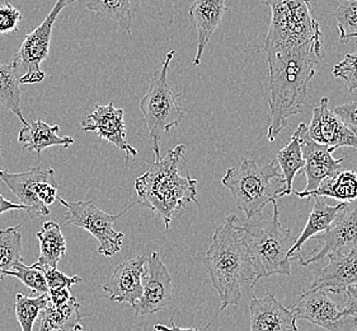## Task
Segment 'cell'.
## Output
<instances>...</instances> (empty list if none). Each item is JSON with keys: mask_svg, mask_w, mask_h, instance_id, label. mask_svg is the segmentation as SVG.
<instances>
[{"mask_svg": "<svg viewBox=\"0 0 357 331\" xmlns=\"http://www.w3.org/2000/svg\"><path fill=\"white\" fill-rule=\"evenodd\" d=\"M75 1L77 0H56L46 18L24 36L21 47L15 52L13 59L15 64L21 65L24 71L20 78L21 84H36L45 80L46 74L41 69V64L49 57L54 24L61 10Z\"/></svg>", "mask_w": 357, "mask_h": 331, "instance_id": "9c48e42d", "label": "cell"}, {"mask_svg": "<svg viewBox=\"0 0 357 331\" xmlns=\"http://www.w3.org/2000/svg\"><path fill=\"white\" fill-rule=\"evenodd\" d=\"M148 256L139 255L132 259L125 260L114 270L102 289L106 292L111 302L129 303L135 306L143 295L144 277L146 274Z\"/></svg>", "mask_w": 357, "mask_h": 331, "instance_id": "2e32d148", "label": "cell"}, {"mask_svg": "<svg viewBox=\"0 0 357 331\" xmlns=\"http://www.w3.org/2000/svg\"><path fill=\"white\" fill-rule=\"evenodd\" d=\"M82 129L86 133H96L120 151L126 153V161L135 159L137 151L126 139V125L123 120V110L116 108L114 102L100 106L96 105L93 112L82 120Z\"/></svg>", "mask_w": 357, "mask_h": 331, "instance_id": "e0dca14e", "label": "cell"}, {"mask_svg": "<svg viewBox=\"0 0 357 331\" xmlns=\"http://www.w3.org/2000/svg\"><path fill=\"white\" fill-rule=\"evenodd\" d=\"M273 204V213L266 221L241 224L244 244L250 252L255 279L250 287H255L262 278L272 275H291V259L289 250L295 237L289 227H284L279 219V207Z\"/></svg>", "mask_w": 357, "mask_h": 331, "instance_id": "277c9868", "label": "cell"}, {"mask_svg": "<svg viewBox=\"0 0 357 331\" xmlns=\"http://www.w3.org/2000/svg\"><path fill=\"white\" fill-rule=\"evenodd\" d=\"M174 55V50L165 55L163 64L153 74L149 88L140 100V110L153 140L155 159H160V140L172 128L179 126L185 117V111L179 103V94L168 80V71Z\"/></svg>", "mask_w": 357, "mask_h": 331, "instance_id": "52a82bcc", "label": "cell"}, {"mask_svg": "<svg viewBox=\"0 0 357 331\" xmlns=\"http://www.w3.org/2000/svg\"><path fill=\"white\" fill-rule=\"evenodd\" d=\"M293 135L299 138L301 145V153L305 159V176H307V187L301 193H309L319 186L321 181L327 177H332L342 170V162L344 159H336L332 153L333 148L327 145H319L307 135V125L299 124V126L294 131Z\"/></svg>", "mask_w": 357, "mask_h": 331, "instance_id": "4fadbf2b", "label": "cell"}, {"mask_svg": "<svg viewBox=\"0 0 357 331\" xmlns=\"http://www.w3.org/2000/svg\"><path fill=\"white\" fill-rule=\"evenodd\" d=\"M172 277L168 267L157 251L151 252L146 261V274L144 277L143 295L137 300L135 310L137 316H146L163 311L172 300Z\"/></svg>", "mask_w": 357, "mask_h": 331, "instance_id": "8fae6325", "label": "cell"}, {"mask_svg": "<svg viewBox=\"0 0 357 331\" xmlns=\"http://www.w3.org/2000/svg\"><path fill=\"white\" fill-rule=\"evenodd\" d=\"M40 269H43L49 289H70L73 286L83 281L78 275H66L63 272L57 270V267H40Z\"/></svg>", "mask_w": 357, "mask_h": 331, "instance_id": "836d02e7", "label": "cell"}, {"mask_svg": "<svg viewBox=\"0 0 357 331\" xmlns=\"http://www.w3.org/2000/svg\"><path fill=\"white\" fill-rule=\"evenodd\" d=\"M261 3L271 10L262 46L264 55L323 43L321 26L312 15L309 0H261Z\"/></svg>", "mask_w": 357, "mask_h": 331, "instance_id": "8992f818", "label": "cell"}, {"mask_svg": "<svg viewBox=\"0 0 357 331\" xmlns=\"http://www.w3.org/2000/svg\"><path fill=\"white\" fill-rule=\"evenodd\" d=\"M250 331H299L293 312L271 293L252 297Z\"/></svg>", "mask_w": 357, "mask_h": 331, "instance_id": "d6986e66", "label": "cell"}, {"mask_svg": "<svg viewBox=\"0 0 357 331\" xmlns=\"http://www.w3.org/2000/svg\"><path fill=\"white\" fill-rule=\"evenodd\" d=\"M276 162L279 163L280 170L282 173V179L285 181V195L293 194V184L296 173L304 170L305 159L301 153V145L299 138L293 135L291 140L280 149L276 154Z\"/></svg>", "mask_w": 357, "mask_h": 331, "instance_id": "83f0119b", "label": "cell"}, {"mask_svg": "<svg viewBox=\"0 0 357 331\" xmlns=\"http://www.w3.org/2000/svg\"><path fill=\"white\" fill-rule=\"evenodd\" d=\"M72 297L70 289L68 288H57L49 289V298L52 304H63L66 302L69 298Z\"/></svg>", "mask_w": 357, "mask_h": 331, "instance_id": "74e56055", "label": "cell"}, {"mask_svg": "<svg viewBox=\"0 0 357 331\" xmlns=\"http://www.w3.org/2000/svg\"><path fill=\"white\" fill-rule=\"evenodd\" d=\"M0 179L7 184L12 194L18 199V203L24 205V212L29 218L50 214L49 207L43 204L38 198V187L46 181H56L54 168L43 170L37 166L27 172L21 173H9L0 170Z\"/></svg>", "mask_w": 357, "mask_h": 331, "instance_id": "5bb4252c", "label": "cell"}, {"mask_svg": "<svg viewBox=\"0 0 357 331\" xmlns=\"http://www.w3.org/2000/svg\"><path fill=\"white\" fill-rule=\"evenodd\" d=\"M328 264L315 273L314 281L307 289H321L327 293L342 295L357 283V253L354 249L331 252Z\"/></svg>", "mask_w": 357, "mask_h": 331, "instance_id": "ac0fdd59", "label": "cell"}, {"mask_svg": "<svg viewBox=\"0 0 357 331\" xmlns=\"http://www.w3.org/2000/svg\"><path fill=\"white\" fill-rule=\"evenodd\" d=\"M21 226L0 230V281L22 260Z\"/></svg>", "mask_w": 357, "mask_h": 331, "instance_id": "f1b7e54d", "label": "cell"}, {"mask_svg": "<svg viewBox=\"0 0 357 331\" xmlns=\"http://www.w3.org/2000/svg\"><path fill=\"white\" fill-rule=\"evenodd\" d=\"M222 184L248 219L259 216L268 203L285 194V181L276 159L258 166L253 159H244L238 167L227 170Z\"/></svg>", "mask_w": 357, "mask_h": 331, "instance_id": "5b68a950", "label": "cell"}, {"mask_svg": "<svg viewBox=\"0 0 357 331\" xmlns=\"http://www.w3.org/2000/svg\"><path fill=\"white\" fill-rule=\"evenodd\" d=\"M59 202L66 208V214L60 224L61 228L72 224L89 232L98 241V252L103 256L112 258L117 252L121 251L125 233L114 230V224L135 204V200L131 202L129 207L123 209L120 214H108L102 209L96 207L92 200L68 202L59 198Z\"/></svg>", "mask_w": 357, "mask_h": 331, "instance_id": "ba28073f", "label": "cell"}, {"mask_svg": "<svg viewBox=\"0 0 357 331\" xmlns=\"http://www.w3.org/2000/svg\"><path fill=\"white\" fill-rule=\"evenodd\" d=\"M22 21V13L9 1L0 6V35L15 32Z\"/></svg>", "mask_w": 357, "mask_h": 331, "instance_id": "e575fe53", "label": "cell"}, {"mask_svg": "<svg viewBox=\"0 0 357 331\" xmlns=\"http://www.w3.org/2000/svg\"><path fill=\"white\" fill-rule=\"evenodd\" d=\"M154 329L157 331H201L196 328H179L172 323L171 326L167 325L158 324L154 326Z\"/></svg>", "mask_w": 357, "mask_h": 331, "instance_id": "ab89813d", "label": "cell"}, {"mask_svg": "<svg viewBox=\"0 0 357 331\" xmlns=\"http://www.w3.org/2000/svg\"><path fill=\"white\" fill-rule=\"evenodd\" d=\"M17 68L18 65L13 60L7 64L0 63V108L13 112L23 125H27L22 114V89Z\"/></svg>", "mask_w": 357, "mask_h": 331, "instance_id": "484cf974", "label": "cell"}, {"mask_svg": "<svg viewBox=\"0 0 357 331\" xmlns=\"http://www.w3.org/2000/svg\"><path fill=\"white\" fill-rule=\"evenodd\" d=\"M36 237L40 244V256L32 265L37 267H57V264L64 258L68 249L61 226L49 221L43 223L41 230L37 232Z\"/></svg>", "mask_w": 357, "mask_h": 331, "instance_id": "d4e9b609", "label": "cell"}, {"mask_svg": "<svg viewBox=\"0 0 357 331\" xmlns=\"http://www.w3.org/2000/svg\"><path fill=\"white\" fill-rule=\"evenodd\" d=\"M346 208H347V203H340L335 207H332L323 202L319 196H315L314 207L309 214L305 228L301 232V236L295 240L294 245L289 250V258L291 260L295 259L296 253L301 251V247L305 245L307 240H310L321 232L328 230Z\"/></svg>", "mask_w": 357, "mask_h": 331, "instance_id": "44dd1931", "label": "cell"}, {"mask_svg": "<svg viewBox=\"0 0 357 331\" xmlns=\"http://www.w3.org/2000/svg\"><path fill=\"white\" fill-rule=\"evenodd\" d=\"M7 277H15L17 279L27 286L33 295H41V293H49V287L45 279V274L43 269L33 267V265H24L23 260L15 264L12 270H9Z\"/></svg>", "mask_w": 357, "mask_h": 331, "instance_id": "1f68e13d", "label": "cell"}, {"mask_svg": "<svg viewBox=\"0 0 357 331\" xmlns=\"http://www.w3.org/2000/svg\"><path fill=\"white\" fill-rule=\"evenodd\" d=\"M307 135L319 145H327L336 151L341 147H350L357 151V133L343 123L329 110L328 98L323 97L313 110L310 124L307 125Z\"/></svg>", "mask_w": 357, "mask_h": 331, "instance_id": "9a60e30c", "label": "cell"}, {"mask_svg": "<svg viewBox=\"0 0 357 331\" xmlns=\"http://www.w3.org/2000/svg\"><path fill=\"white\" fill-rule=\"evenodd\" d=\"M313 240L319 246L310 253L298 252L296 258L301 267H307L324 259L331 252L338 251L343 249H356L357 247V207L346 212V209L338 216L328 230L321 232V235H315Z\"/></svg>", "mask_w": 357, "mask_h": 331, "instance_id": "7c38bea8", "label": "cell"}, {"mask_svg": "<svg viewBox=\"0 0 357 331\" xmlns=\"http://www.w3.org/2000/svg\"><path fill=\"white\" fill-rule=\"evenodd\" d=\"M301 199L332 198L341 203H352L357 199V173L354 171H342L332 177L321 181L319 186L309 193H295Z\"/></svg>", "mask_w": 357, "mask_h": 331, "instance_id": "cb8c5ba5", "label": "cell"}, {"mask_svg": "<svg viewBox=\"0 0 357 331\" xmlns=\"http://www.w3.org/2000/svg\"><path fill=\"white\" fill-rule=\"evenodd\" d=\"M86 9L100 18L114 21L129 36L132 34V0H86Z\"/></svg>", "mask_w": 357, "mask_h": 331, "instance_id": "4316f807", "label": "cell"}, {"mask_svg": "<svg viewBox=\"0 0 357 331\" xmlns=\"http://www.w3.org/2000/svg\"><path fill=\"white\" fill-rule=\"evenodd\" d=\"M49 293H41L35 297L17 293L15 295V316L22 331L33 330V325L38 315L49 304Z\"/></svg>", "mask_w": 357, "mask_h": 331, "instance_id": "f546056e", "label": "cell"}, {"mask_svg": "<svg viewBox=\"0 0 357 331\" xmlns=\"http://www.w3.org/2000/svg\"><path fill=\"white\" fill-rule=\"evenodd\" d=\"M296 320H307L329 331H357L355 317L343 315L327 292L307 289L289 307Z\"/></svg>", "mask_w": 357, "mask_h": 331, "instance_id": "30bf717a", "label": "cell"}, {"mask_svg": "<svg viewBox=\"0 0 357 331\" xmlns=\"http://www.w3.org/2000/svg\"><path fill=\"white\" fill-rule=\"evenodd\" d=\"M0 156H1V148H0Z\"/></svg>", "mask_w": 357, "mask_h": 331, "instance_id": "60d3db41", "label": "cell"}, {"mask_svg": "<svg viewBox=\"0 0 357 331\" xmlns=\"http://www.w3.org/2000/svg\"><path fill=\"white\" fill-rule=\"evenodd\" d=\"M60 128L50 126L43 120H36L24 125L18 134V142L23 145L24 149L35 152L37 156H41L43 149L50 147H63L68 148L74 143L72 137H59Z\"/></svg>", "mask_w": 357, "mask_h": 331, "instance_id": "7402d4cb", "label": "cell"}, {"mask_svg": "<svg viewBox=\"0 0 357 331\" xmlns=\"http://www.w3.org/2000/svg\"><path fill=\"white\" fill-rule=\"evenodd\" d=\"M204 265L220 298V311L238 306L245 281L255 279L250 252L244 244L242 226L236 214L225 218L213 235Z\"/></svg>", "mask_w": 357, "mask_h": 331, "instance_id": "7a4b0ae2", "label": "cell"}, {"mask_svg": "<svg viewBox=\"0 0 357 331\" xmlns=\"http://www.w3.org/2000/svg\"><path fill=\"white\" fill-rule=\"evenodd\" d=\"M17 209L26 210L24 205H22L20 203L9 202L3 195L0 194V216L7 213V212H10V210H17Z\"/></svg>", "mask_w": 357, "mask_h": 331, "instance_id": "f35d334b", "label": "cell"}, {"mask_svg": "<svg viewBox=\"0 0 357 331\" xmlns=\"http://www.w3.org/2000/svg\"><path fill=\"white\" fill-rule=\"evenodd\" d=\"M186 145H178L168 151L165 159H155L146 172L135 180L137 202L163 219L169 230L173 216L190 203L199 204L196 184L187 173L179 172V162L185 157Z\"/></svg>", "mask_w": 357, "mask_h": 331, "instance_id": "3957f363", "label": "cell"}, {"mask_svg": "<svg viewBox=\"0 0 357 331\" xmlns=\"http://www.w3.org/2000/svg\"><path fill=\"white\" fill-rule=\"evenodd\" d=\"M344 293L347 295V301L341 311H342L343 315L355 317L357 320V283L354 286H350L349 288L346 289Z\"/></svg>", "mask_w": 357, "mask_h": 331, "instance_id": "8d00e7d4", "label": "cell"}, {"mask_svg": "<svg viewBox=\"0 0 357 331\" xmlns=\"http://www.w3.org/2000/svg\"><path fill=\"white\" fill-rule=\"evenodd\" d=\"M82 314L78 301L70 297L63 304H49L41 312L38 331H82Z\"/></svg>", "mask_w": 357, "mask_h": 331, "instance_id": "603a6c76", "label": "cell"}, {"mask_svg": "<svg viewBox=\"0 0 357 331\" xmlns=\"http://www.w3.org/2000/svg\"><path fill=\"white\" fill-rule=\"evenodd\" d=\"M225 15V0H193L188 10L190 21L197 34V50L192 64L201 63L207 43L220 26Z\"/></svg>", "mask_w": 357, "mask_h": 331, "instance_id": "ffe728a7", "label": "cell"}, {"mask_svg": "<svg viewBox=\"0 0 357 331\" xmlns=\"http://www.w3.org/2000/svg\"><path fill=\"white\" fill-rule=\"evenodd\" d=\"M343 123L357 133V101L347 102L332 110Z\"/></svg>", "mask_w": 357, "mask_h": 331, "instance_id": "d590c367", "label": "cell"}, {"mask_svg": "<svg viewBox=\"0 0 357 331\" xmlns=\"http://www.w3.org/2000/svg\"><path fill=\"white\" fill-rule=\"evenodd\" d=\"M332 15L336 18L341 43H349L351 38H356L357 0H344Z\"/></svg>", "mask_w": 357, "mask_h": 331, "instance_id": "4dcf8cb0", "label": "cell"}, {"mask_svg": "<svg viewBox=\"0 0 357 331\" xmlns=\"http://www.w3.org/2000/svg\"><path fill=\"white\" fill-rule=\"evenodd\" d=\"M323 57V43H310L264 55L270 78L271 124L267 131L270 142L285 129L290 117L303 111L309 84L318 72Z\"/></svg>", "mask_w": 357, "mask_h": 331, "instance_id": "6da1fadb", "label": "cell"}, {"mask_svg": "<svg viewBox=\"0 0 357 331\" xmlns=\"http://www.w3.org/2000/svg\"><path fill=\"white\" fill-rule=\"evenodd\" d=\"M333 75L343 80L349 94L357 91V50L346 54L342 61L335 65Z\"/></svg>", "mask_w": 357, "mask_h": 331, "instance_id": "d6a6232c", "label": "cell"}]
</instances>
